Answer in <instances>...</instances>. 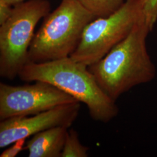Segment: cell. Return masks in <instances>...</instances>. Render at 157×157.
I'll list each match as a JSON object with an SVG mask.
<instances>
[{"label": "cell", "mask_w": 157, "mask_h": 157, "mask_svg": "<svg viewBox=\"0 0 157 157\" xmlns=\"http://www.w3.org/2000/svg\"><path fill=\"white\" fill-rule=\"evenodd\" d=\"M67 128L57 126L33 136L25 149L29 157H61Z\"/></svg>", "instance_id": "8"}, {"label": "cell", "mask_w": 157, "mask_h": 157, "mask_svg": "<svg viewBox=\"0 0 157 157\" xmlns=\"http://www.w3.org/2000/svg\"><path fill=\"white\" fill-rule=\"evenodd\" d=\"M150 28L145 19L89 69L107 95L114 101L132 88L151 82L157 70L147 50Z\"/></svg>", "instance_id": "1"}, {"label": "cell", "mask_w": 157, "mask_h": 157, "mask_svg": "<svg viewBox=\"0 0 157 157\" xmlns=\"http://www.w3.org/2000/svg\"><path fill=\"white\" fill-rule=\"evenodd\" d=\"M89 148L82 144L78 132L72 129L68 130L61 157H87Z\"/></svg>", "instance_id": "10"}, {"label": "cell", "mask_w": 157, "mask_h": 157, "mask_svg": "<svg viewBox=\"0 0 157 157\" xmlns=\"http://www.w3.org/2000/svg\"><path fill=\"white\" fill-rule=\"evenodd\" d=\"M26 139H23L17 141L13 143V146H11L10 148H7L5 151L2 152L1 154V157H15L17 155L25 149L24 147L26 144Z\"/></svg>", "instance_id": "12"}, {"label": "cell", "mask_w": 157, "mask_h": 157, "mask_svg": "<svg viewBox=\"0 0 157 157\" xmlns=\"http://www.w3.org/2000/svg\"><path fill=\"white\" fill-rule=\"evenodd\" d=\"M82 5L97 17L109 16L117 11L126 0H78Z\"/></svg>", "instance_id": "9"}, {"label": "cell", "mask_w": 157, "mask_h": 157, "mask_svg": "<svg viewBox=\"0 0 157 157\" xmlns=\"http://www.w3.org/2000/svg\"><path fill=\"white\" fill-rule=\"evenodd\" d=\"M4 1H6V2L8 3L9 4L11 5L12 6H15L19 3H21V2H24L25 1H27V0H4Z\"/></svg>", "instance_id": "14"}, {"label": "cell", "mask_w": 157, "mask_h": 157, "mask_svg": "<svg viewBox=\"0 0 157 157\" xmlns=\"http://www.w3.org/2000/svg\"><path fill=\"white\" fill-rule=\"evenodd\" d=\"M79 102L56 86L37 81L12 86L0 83V120L32 116L67 104Z\"/></svg>", "instance_id": "6"}, {"label": "cell", "mask_w": 157, "mask_h": 157, "mask_svg": "<svg viewBox=\"0 0 157 157\" xmlns=\"http://www.w3.org/2000/svg\"><path fill=\"white\" fill-rule=\"evenodd\" d=\"M78 0H62L44 17L29 51V62L67 58L75 50L86 26L95 19Z\"/></svg>", "instance_id": "3"}, {"label": "cell", "mask_w": 157, "mask_h": 157, "mask_svg": "<svg viewBox=\"0 0 157 157\" xmlns=\"http://www.w3.org/2000/svg\"><path fill=\"white\" fill-rule=\"evenodd\" d=\"M80 102H76L51 109L29 117H17L0 122V148L57 126L69 128L78 116Z\"/></svg>", "instance_id": "7"}, {"label": "cell", "mask_w": 157, "mask_h": 157, "mask_svg": "<svg viewBox=\"0 0 157 157\" xmlns=\"http://www.w3.org/2000/svg\"><path fill=\"white\" fill-rule=\"evenodd\" d=\"M13 6L9 4L4 0H0V25H2L11 17Z\"/></svg>", "instance_id": "13"}, {"label": "cell", "mask_w": 157, "mask_h": 157, "mask_svg": "<svg viewBox=\"0 0 157 157\" xmlns=\"http://www.w3.org/2000/svg\"><path fill=\"white\" fill-rule=\"evenodd\" d=\"M146 24L150 30L157 21V0H141Z\"/></svg>", "instance_id": "11"}, {"label": "cell", "mask_w": 157, "mask_h": 157, "mask_svg": "<svg viewBox=\"0 0 157 157\" xmlns=\"http://www.w3.org/2000/svg\"><path fill=\"white\" fill-rule=\"evenodd\" d=\"M25 82L41 81L56 86L88 108L94 121L107 123L118 115L119 108L102 90L89 67L70 56L42 62H29L19 73Z\"/></svg>", "instance_id": "2"}, {"label": "cell", "mask_w": 157, "mask_h": 157, "mask_svg": "<svg viewBox=\"0 0 157 157\" xmlns=\"http://www.w3.org/2000/svg\"><path fill=\"white\" fill-rule=\"evenodd\" d=\"M144 19L141 0H126L109 16L95 18L84 29L70 57L89 67L101 59Z\"/></svg>", "instance_id": "5"}, {"label": "cell", "mask_w": 157, "mask_h": 157, "mask_svg": "<svg viewBox=\"0 0 157 157\" xmlns=\"http://www.w3.org/2000/svg\"><path fill=\"white\" fill-rule=\"evenodd\" d=\"M50 10L47 0H27L13 6L11 17L0 25L1 77L13 80L29 62L35 28Z\"/></svg>", "instance_id": "4"}]
</instances>
